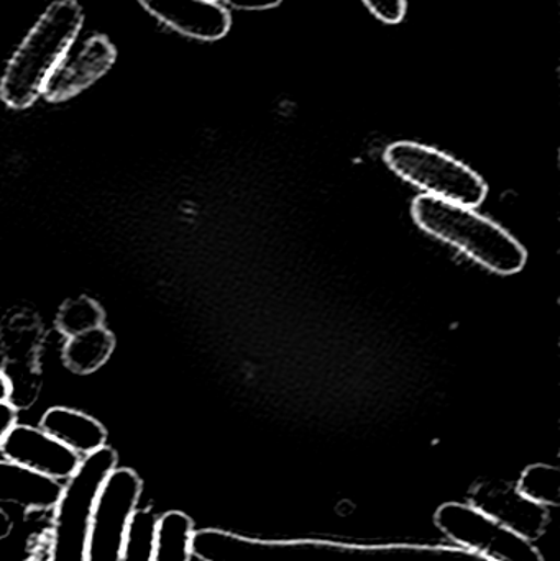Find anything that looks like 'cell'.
I'll use <instances>...</instances> for the list:
<instances>
[{
	"instance_id": "cell-1",
	"label": "cell",
	"mask_w": 560,
	"mask_h": 561,
	"mask_svg": "<svg viewBox=\"0 0 560 561\" xmlns=\"http://www.w3.org/2000/svg\"><path fill=\"white\" fill-rule=\"evenodd\" d=\"M191 553L199 561H490L457 546L265 540L222 529L194 530Z\"/></svg>"
},
{
	"instance_id": "cell-2",
	"label": "cell",
	"mask_w": 560,
	"mask_h": 561,
	"mask_svg": "<svg viewBox=\"0 0 560 561\" xmlns=\"http://www.w3.org/2000/svg\"><path fill=\"white\" fill-rule=\"evenodd\" d=\"M84 22L76 0H58L46 9L7 65L0 99L15 111L35 104L56 66L75 45Z\"/></svg>"
},
{
	"instance_id": "cell-3",
	"label": "cell",
	"mask_w": 560,
	"mask_h": 561,
	"mask_svg": "<svg viewBox=\"0 0 560 561\" xmlns=\"http://www.w3.org/2000/svg\"><path fill=\"white\" fill-rule=\"evenodd\" d=\"M411 213L424 232L456 247L490 272L516 275L528 262V253L518 240L470 207L426 194L414 199Z\"/></svg>"
},
{
	"instance_id": "cell-4",
	"label": "cell",
	"mask_w": 560,
	"mask_h": 561,
	"mask_svg": "<svg viewBox=\"0 0 560 561\" xmlns=\"http://www.w3.org/2000/svg\"><path fill=\"white\" fill-rule=\"evenodd\" d=\"M385 163L427 196L460 206H480L489 187L485 181L456 158L414 141H397L385 151Z\"/></svg>"
},
{
	"instance_id": "cell-5",
	"label": "cell",
	"mask_w": 560,
	"mask_h": 561,
	"mask_svg": "<svg viewBox=\"0 0 560 561\" xmlns=\"http://www.w3.org/2000/svg\"><path fill=\"white\" fill-rule=\"evenodd\" d=\"M141 493L144 481L132 468L115 467L105 477L89 516L84 561H121L128 524Z\"/></svg>"
},
{
	"instance_id": "cell-6",
	"label": "cell",
	"mask_w": 560,
	"mask_h": 561,
	"mask_svg": "<svg viewBox=\"0 0 560 561\" xmlns=\"http://www.w3.org/2000/svg\"><path fill=\"white\" fill-rule=\"evenodd\" d=\"M437 529L457 547L490 561H545L532 540L506 529L469 503H446L434 514Z\"/></svg>"
},
{
	"instance_id": "cell-7",
	"label": "cell",
	"mask_w": 560,
	"mask_h": 561,
	"mask_svg": "<svg viewBox=\"0 0 560 561\" xmlns=\"http://www.w3.org/2000/svg\"><path fill=\"white\" fill-rule=\"evenodd\" d=\"M469 504L532 542L541 539L551 523L549 507L528 500L508 481H480L469 491Z\"/></svg>"
},
{
	"instance_id": "cell-8",
	"label": "cell",
	"mask_w": 560,
	"mask_h": 561,
	"mask_svg": "<svg viewBox=\"0 0 560 561\" xmlns=\"http://www.w3.org/2000/svg\"><path fill=\"white\" fill-rule=\"evenodd\" d=\"M115 59L117 48L107 36H89L81 48L76 51L69 49L68 55L56 66L43 89V98L55 104L76 98L107 75Z\"/></svg>"
},
{
	"instance_id": "cell-9",
	"label": "cell",
	"mask_w": 560,
	"mask_h": 561,
	"mask_svg": "<svg viewBox=\"0 0 560 561\" xmlns=\"http://www.w3.org/2000/svg\"><path fill=\"white\" fill-rule=\"evenodd\" d=\"M5 460L52 480H71L81 465V455L59 444L39 427L16 424L0 447Z\"/></svg>"
},
{
	"instance_id": "cell-10",
	"label": "cell",
	"mask_w": 560,
	"mask_h": 561,
	"mask_svg": "<svg viewBox=\"0 0 560 561\" xmlns=\"http://www.w3.org/2000/svg\"><path fill=\"white\" fill-rule=\"evenodd\" d=\"M151 15L157 16L174 32L199 39H222L232 26L229 10L210 0H138Z\"/></svg>"
},
{
	"instance_id": "cell-11",
	"label": "cell",
	"mask_w": 560,
	"mask_h": 561,
	"mask_svg": "<svg viewBox=\"0 0 560 561\" xmlns=\"http://www.w3.org/2000/svg\"><path fill=\"white\" fill-rule=\"evenodd\" d=\"M61 481L35 473L12 461L0 460V504H15L25 511H52L61 503Z\"/></svg>"
},
{
	"instance_id": "cell-12",
	"label": "cell",
	"mask_w": 560,
	"mask_h": 561,
	"mask_svg": "<svg viewBox=\"0 0 560 561\" xmlns=\"http://www.w3.org/2000/svg\"><path fill=\"white\" fill-rule=\"evenodd\" d=\"M39 428L78 455H91L105 447L107 428L91 415L71 408H49Z\"/></svg>"
},
{
	"instance_id": "cell-13",
	"label": "cell",
	"mask_w": 560,
	"mask_h": 561,
	"mask_svg": "<svg viewBox=\"0 0 560 561\" xmlns=\"http://www.w3.org/2000/svg\"><path fill=\"white\" fill-rule=\"evenodd\" d=\"M115 350V336L104 325L66 339L62 363L69 371L89 376L111 359Z\"/></svg>"
},
{
	"instance_id": "cell-14",
	"label": "cell",
	"mask_w": 560,
	"mask_h": 561,
	"mask_svg": "<svg viewBox=\"0 0 560 561\" xmlns=\"http://www.w3.org/2000/svg\"><path fill=\"white\" fill-rule=\"evenodd\" d=\"M194 520L181 511H168L158 520L153 561H191Z\"/></svg>"
},
{
	"instance_id": "cell-15",
	"label": "cell",
	"mask_w": 560,
	"mask_h": 561,
	"mask_svg": "<svg viewBox=\"0 0 560 561\" xmlns=\"http://www.w3.org/2000/svg\"><path fill=\"white\" fill-rule=\"evenodd\" d=\"M158 520L160 516L153 506L135 510L122 547L121 561H153Z\"/></svg>"
},
{
	"instance_id": "cell-16",
	"label": "cell",
	"mask_w": 560,
	"mask_h": 561,
	"mask_svg": "<svg viewBox=\"0 0 560 561\" xmlns=\"http://www.w3.org/2000/svg\"><path fill=\"white\" fill-rule=\"evenodd\" d=\"M104 320L105 312L98 300L89 296H79L62 302L56 313L55 325L59 333L69 339L104 325Z\"/></svg>"
},
{
	"instance_id": "cell-17",
	"label": "cell",
	"mask_w": 560,
	"mask_h": 561,
	"mask_svg": "<svg viewBox=\"0 0 560 561\" xmlns=\"http://www.w3.org/2000/svg\"><path fill=\"white\" fill-rule=\"evenodd\" d=\"M528 500L545 507H558L560 501V470L552 465L536 463L526 468L516 484Z\"/></svg>"
},
{
	"instance_id": "cell-18",
	"label": "cell",
	"mask_w": 560,
	"mask_h": 561,
	"mask_svg": "<svg viewBox=\"0 0 560 561\" xmlns=\"http://www.w3.org/2000/svg\"><path fill=\"white\" fill-rule=\"evenodd\" d=\"M362 2L370 10L372 15L387 25H397L407 16L408 0H362Z\"/></svg>"
},
{
	"instance_id": "cell-19",
	"label": "cell",
	"mask_w": 560,
	"mask_h": 561,
	"mask_svg": "<svg viewBox=\"0 0 560 561\" xmlns=\"http://www.w3.org/2000/svg\"><path fill=\"white\" fill-rule=\"evenodd\" d=\"M16 408L10 401L0 402V447L9 432L16 425Z\"/></svg>"
},
{
	"instance_id": "cell-20",
	"label": "cell",
	"mask_w": 560,
	"mask_h": 561,
	"mask_svg": "<svg viewBox=\"0 0 560 561\" xmlns=\"http://www.w3.org/2000/svg\"><path fill=\"white\" fill-rule=\"evenodd\" d=\"M227 5L243 12H259V10L275 9L282 5L283 0H222Z\"/></svg>"
},
{
	"instance_id": "cell-21",
	"label": "cell",
	"mask_w": 560,
	"mask_h": 561,
	"mask_svg": "<svg viewBox=\"0 0 560 561\" xmlns=\"http://www.w3.org/2000/svg\"><path fill=\"white\" fill-rule=\"evenodd\" d=\"M13 520L10 519L9 514L0 507V540H5L12 534Z\"/></svg>"
},
{
	"instance_id": "cell-22",
	"label": "cell",
	"mask_w": 560,
	"mask_h": 561,
	"mask_svg": "<svg viewBox=\"0 0 560 561\" xmlns=\"http://www.w3.org/2000/svg\"><path fill=\"white\" fill-rule=\"evenodd\" d=\"M12 394V382L7 378L5 373L0 371V402L9 401Z\"/></svg>"
},
{
	"instance_id": "cell-23",
	"label": "cell",
	"mask_w": 560,
	"mask_h": 561,
	"mask_svg": "<svg viewBox=\"0 0 560 561\" xmlns=\"http://www.w3.org/2000/svg\"><path fill=\"white\" fill-rule=\"evenodd\" d=\"M210 2H222V0H210Z\"/></svg>"
}]
</instances>
